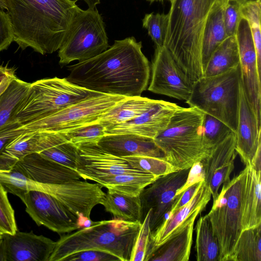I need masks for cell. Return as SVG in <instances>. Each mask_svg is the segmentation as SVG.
<instances>
[{
    "instance_id": "cell-1",
    "label": "cell",
    "mask_w": 261,
    "mask_h": 261,
    "mask_svg": "<svg viewBox=\"0 0 261 261\" xmlns=\"http://www.w3.org/2000/svg\"><path fill=\"white\" fill-rule=\"evenodd\" d=\"M142 42L134 37L115 40L106 50L90 60L67 67L66 80L86 89L106 94L141 96L148 88L149 62Z\"/></svg>"
},
{
    "instance_id": "cell-2",
    "label": "cell",
    "mask_w": 261,
    "mask_h": 261,
    "mask_svg": "<svg viewBox=\"0 0 261 261\" xmlns=\"http://www.w3.org/2000/svg\"><path fill=\"white\" fill-rule=\"evenodd\" d=\"M77 0H6L14 41L41 55L59 49L79 8Z\"/></svg>"
},
{
    "instance_id": "cell-3",
    "label": "cell",
    "mask_w": 261,
    "mask_h": 261,
    "mask_svg": "<svg viewBox=\"0 0 261 261\" xmlns=\"http://www.w3.org/2000/svg\"><path fill=\"white\" fill-rule=\"evenodd\" d=\"M217 0H171L164 46L189 83L203 76L202 44L205 24Z\"/></svg>"
},
{
    "instance_id": "cell-4",
    "label": "cell",
    "mask_w": 261,
    "mask_h": 261,
    "mask_svg": "<svg viewBox=\"0 0 261 261\" xmlns=\"http://www.w3.org/2000/svg\"><path fill=\"white\" fill-rule=\"evenodd\" d=\"M141 223L119 218L93 221L75 232L61 236L48 261H63L77 252L95 250L105 251L120 261H130Z\"/></svg>"
},
{
    "instance_id": "cell-5",
    "label": "cell",
    "mask_w": 261,
    "mask_h": 261,
    "mask_svg": "<svg viewBox=\"0 0 261 261\" xmlns=\"http://www.w3.org/2000/svg\"><path fill=\"white\" fill-rule=\"evenodd\" d=\"M204 114L193 107H179L167 127L153 139L163 151L164 160L178 170L190 169L195 163L207 158L211 152L203 144Z\"/></svg>"
},
{
    "instance_id": "cell-6",
    "label": "cell",
    "mask_w": 261,
    "mask_h": 261,
    "mask_svg": "<svg viewBox=\"0 0 261 261\" xmlns=\"http://www.w3.org/2000/svg\"><path fill=\"white\" fill-rule=\"evenodd\" d=\"M240 83V64L218 75L203 76L193 84L191 94L186 102L221 121L235 133Z\"/></svg>"
},
{
    "instance_id": "cell-7",
    "label": "cell",
    "mask_w": 261,
    "mask_h": 261,
    "mask_svg": "<svg viewBox=\"0 0 261 261\" xmlns=\"http://www.w3.org/2000/svg\"><path fill=\"white\" fill-rule=\"evenodd\" d=\"M99 93L74 85L66 78L39 80L30 83L13 120L24 125Z\"/></svg>"
},
{
    "instance_id": "cell-8",
    "label": "cell",
    "mask_w": 261,
    "mask_h": 261,
    "mask_svg": "<svg viewBox=\"0 0 261 261\" xmlns=\"http://www.w3.org/2000/svg\"><path fill=\"white\" fill-rule=\"evenodd\" d=\"M246 169L223 184L207 216L220 246L219 261L230 260L243 230L242 203Z\"/></svg>"
},
{
    "instance_id": "cell-9",
    "label": "cell",
    "mask_w": 261,
    "mask_h": 261,
    "mask_svg": "<svg viewBox=\"0 0 261 261\" xmlns=\"http://www.w3.org/2000/svg\"><path fill=\"white\" fill-rule=\"evenodd\" d=\"M109 47L105 22L98 10L79 8L58 50L59 64L64 66L73 61L90 60Z\"/></svg>"
},
{
    "instance_id": "cell-10",
    "label": "cell",
    "mask_w": 261,
    "mask_h": 261,
    "mask_svg": "<svg viewBox=\"0 0 261 261\" xmlns=\"http://www.w3.org/2000/svg\"><path fill=\"white\" fill-rule=\"evenodd\" d=\"M126 96L99 93L45 118L21 125L24 132H62L97 121L98 117Z\"/></svg>"
},
{
    "instance_id": "cell-11",
    "label": "cell",
    "mask_w": 261,
    "mask_h": 261,
    "mask_svg": "<svg viewBox=\"0 0 261 261\" xmlns=\"http://www.w3.org/2000/svg\"><path fill=\"white\" fill-rule=\"evenodd\" d=\"M190 169L178 170L159 177L139 195L142 222L149 211L150 233L156 231L168 217L180 195L177 191L185 184Z\"/></svg>"
},
{
    "instance_id": "cell-12",
    "label": "cell",
    "mask_w": 261,
    "mask_h": 261,
    "mask_svg": "<svg viewBox=\"0 0 261 261\" xmlns=\"http://www.w3.org/2000/svg\"><path fill=\"white\" fill-rule=\"evenodd\" d=\"M20 199L25 205L26 212L38 226L60 234L82 228L78 216L47 193L29 190Z\"/></svg>"
},
{
    "instance_id": "cell-13",
    "label": "cell",
    "mask_w": 261,
    "mask_h": 261,
    "mask_svg": "<svg viewBox=\"0 0 261 261\" xmlns=\"http://www.w3.org/2000/svg\"><path fill=\"white\" fill-rule=\"evenodd\" d=\"M239 57L241 81L246 96L258 121L261 122L260 75L249 25L242 17L236 33Z\"/></svg>"
},
{
    "instance_id": "cell-14",
    "label": "cell",
    "mask_w": 261,
    "mask_h": 261,
    "mask_svg": "<svg viewBox=\"0 0 261 261\" xmlns=\"http://www.w3.org/2000/svg\"><path fill=\"white\" fill-rule=\"evenodd\" d=\"M150 71L149 91L180 100H188L192 86L164 45L155 47Z\"/></svg>"
},
{
    "instance_id": "cell-15",
    "label": "cell",
    "mask_w": 261,
    "mask_h": 261,
    "mask_svg": "<svg viewBox=\"0 0 261 261\" xmlns=\"http://www.w3.org/2000/svg\"><path fill=\"white\" fill-rule=\"evenodd\" d=\"M75 145L79 151L75 170L82 178L94 181L107 176L143 172L133 168L124 158L106 151L96 142Z\"/></svg>"
},
{
    "instance_id": "cell-16",
    "label": "cell",
    "mask_w": 261,
    "mask_h": 261,
    "mask_svg": "<svg viewBox=\"0 0 261 261\" xmlns=\"http://www.w3.org/2000/svg\"><path fill=\"white\" fill-rule=\"evenodd\" d=\"M56 242L31 231L2 234L0 260L48 261Z\"/></svg>"
},
{
    "instance_id": "cell-17",
    "label": "cell",
    "mask_w": 261,
    "mask_h": 261,
    "mask_svg": "<svg viewBox=\"0 0 261 261\" xmlns=\"http://www.w3.org/2000/svg\"><path fill=\"white\" fill-rule=\"evenodd\" d=\"M179 108L174 103L154 100L152 105L138 116L126 122L106 128V135L130 134L154 139L168 125Z\"/></svg>"
},
{
    "instance_id": "cell-18",
    "label": "cell",
    "mask_w": 261,
    "mask_h": 261,
    "mask_svg": "<svg viewBox=\"0 0 261 261\" xmlns=\"http://www.w3.org/2000/svg\"><path fill=\"white\" fill-rule=\"evenodd\" d=\"M12 169L31 180L47 184H58L81 178L75 170L49 160L39 153L28 154Z\"/></svg>"
},
{
    "instance_id": "cell-19",
    "label": "cell",
    "mask_w": 261,
    "mask_h": 261,
    "mask_svg": "<svg viewBox=\"0 0 261 261\" xmlns=\"http://www.w3.org/2000/svg\"><path fill=\"white\" fill-rule=\"evenodd\" d=\"M260 128V122L248 101L241 81L236 151L246 166L251 165L261 144Z\"/></svg>"
},
{
    "instance_id": "cell-20",
    "label": "cell",
    "mask_w": 261,
    "mask_h": 261,
    "mask_svg": "<svg viewBox=\"0 0 261 261\" xmlns=\"http://www.w3.org/2000/svg\"><path fill=\"white\" fill-rule=\"evenodd\" d=\"M236 141L235 133L232 132L201 161L205 172L204 181L210 189L213 201L218 196L221 185L229 180L234 169L237 155Z\"/></svg>"
},
{
    "instance_id": "cell-21",
    "label": "cell",
    "mask_w": 261,
    "mask_h": 261,
    "mask_svg": "<svg viewBox=\"0 0 261 261\" xmlns=\"http://www.w3.org/2000/svg\"><path fill=\"white\" fill-rule=\"evenodd\" d=\"M202 211L198 210L190 215L163 243L151 251L145 261H188L191 253L194 222Z\"/></svg>"
},
{
    "instance_id": "cell-22",
    "label": "cell",
    "mask_w": 261,
    "mask_h": 261,
    "mask_svg": "<svg viewBox=\"0 0 261 261\" xmlns=\"http://www.w3.org/2000/svg\"><path fill=\"white\" fill-rule=\"evenodd\" d=\"M104 150L115 156H147L164 159L162 150L151 138L130 134L105 135L97 142Z\"/></svg>"
},
{
    "instance_id": "cell-23",
    "label": "cell",
    "mask_w": 261,
    "mask_h": 261,
    "mask_svg": "<svg viewBox=\"0 0 261 261\" xmlns=\"http://www.w3.org/2000/svg\"><path fill=\"white\" fill-rule=\"evenodd\" d=\"M211 196L208 186L203 180L189 202L172 213L156 231L150 233L144 261L151 251L163 243L190 215L198 210H203Z\"/></svg>"
},
{
    "instance_id": "cell-24",
    "label": "cell",
    "mask_w": 261,
    "mask_h": 261,
    "mask_svg": "<svg viewBox=\"0 0 261 261\" xmlns=\"http://www.w3.org/2000/svg\"><path fill=\"white\" fill-rule=\"evenodd\" d=\"M242 203L243 229L261 224V171L246 166Z\"/></svg>"
},
{
    "instance_id": "cell-25",
    "label": "cell",
    "mask_w": 261,
    "mask_h": 261,
    "mask_svg": "<svg viewBox=\"0 0 261 261\" xmlns=\"http://www.w3.org/2000/svg\"><path fill=\"white\" fill-rule=\"evenodd\" d=\"M225 0H217L210 13L204 28L202 44V62L204 70L215 49L228 37L224 19Z\"/></svg>"
},
{
    "instance_id": "cell-26",
    "label": "cell",
    "mask_w": 261,
    "mask_h": 261,
    "mask_svg": "<svg viewBox=\"0 0 261 261\" xmlns=\"http://www.w3.org/2000/svg\"><path fill=\"white\" fill-rule=\"evenodd\" d=\"M159 176L141 172L137 173H123L107 176L95 179L94 181L101 187L119 193L138 196L142 191L152 183Z\"/></svg>"
},
{
    "instance_id": "cell-27",
    "label": "cell",
    "mask_w": 261,
    "mask_h": 261,
    "mask_svg": "<svg viewBox=\"0 0 261 261\" xmlns=\"http://www.w3.org/2000/svg\"><path fill=\"white\" fill-rule=\"evenodd\" d=\"M154 100L141 96L128 97L101 115L97 122L106 128L126 122L146 110Z\"/></svg>"
},
{
    "instance_id": "cell-28",
    "label": "cell",
    "mask_w": 261,
    "mask_h": 261,
    "mask_svg": "<svg viewBox=\"0 0 261 261\" xmlns=\"http://www.w3.org/2000/svg\"><path fill=\"white\" fill-rule=\"evenodd\" d=\"M45 136L44 150L39 153L75 170L79 156L77 146L68 141L60 132H45Z\"/></svg>"
},
{
    "instance_id": "cell-29",
    "label": "cell",
    "mask_w": 261,
    "mask_h": 261,
    "mask_svg": "<svg viewBox=\"0 0 261 261\" xmlns=\"http://www.w3.org/2000/svg\"><path fill=\"white\" fill-rule=\"evenodd\" d=\"M100 204L116 218L142 223V209L139 196H129L108 189Z\"/></svg>"
},
{
    "instance_id": "cell-30",
    "label": "cell",
    "mask_w": 261,
    "mask_h": 261,
    "mask_svg": "<svg viewBox=\"0 0 261 261\" xmlns=\"http://www.w3.org/2000/svg\"><path fill=\"white\" fill-rule=\"evenodd\" d=\"M240 64V57L236 36L228 37L211 55L204 70V76L223 73Z\"/></svg>"
},
{
    "instance_id": "cell-31",
    "label": "cell",
    "mask_w": 261,
    "mask_h": 261,
    "mask_svg": "<svg viewBox=\"0 0 261 261\" xmlns=\"http://www.w3.org/2000/svg\"><path fill=\"white\" fill-rule=\"evenodd\" d=\"M195 249L197 261H219L220 249L207 215L201 217L196 227Z\"/></svg>"
},
{
    "instance_id": "cell-32",
    "label": "cell",
    "mask_w": 261,
    "mask_h": 261,
    "mask_svg": "<svg viewBox=\"0 0 261 261\" xmlns=\"http://www.w3.org/2000/svg\"><path fill=\"white\" fill-rule=\"evenodd\" d=\"M30 83L17 77L14 79L0 95V129L11 120L23 101Z\"/></svg>"
},
{
    "instance_id": "cell-33",
    "label": "cell",
    "mask_w": 261,
    "mask_h": 261,
    "mask_svg": "<svg viewBox=\"0 0 261 261\" xmlns=\"http://www.w3.org/2000/svg\"><path fill=\"white\" fill-rule=\"evenodd\" d=\"M261 224L243 229L230 260L261 261Z\"/></svg>"
},
{
    "instance_id": "cell-34",
    "label": "cell",
    "mask_w": 261,
    "mask_h": 261,
    "mask_svg": "<svg viewBox=\"0 0 261 261\" xmlns=\"http://www.w3.org/2000/svg\"><path fill=\"white\" fill-rule=\"evenodd\" d=\"M260 1L253 0L241 5L242 17L248 22L253 40L257 57V66L261 73Z\"/></svg>"
},
{
    "instance_id": "cell-35",
    "label": "cell",
    "mask_w": 261,
    "mask_h": 261,
    "mask_svg": "<svg viewBox=\"0 0 261 261\" xmlns=\"http://www.w3.org/2000/svg\"><path fill=\"white\" fill-rule=\"evenodd\" d=\"M232 132L224 123L205 113L202 125V141L205 148L212 151Z\"/></svg>"
},
{
    "instance_id": "cell-36",
    "label": "cell",
    "mask_w": 261,
    "mask_h": 261,
    "mask_svg": "<svg viewBox=\"0 0 261 261\" xmlns=\"http://www.w3.org/2000/svg\"><path fill=\"white\" fill-rule=\"evenodd\" d=\"M134 168L156 176H161L178 170L164 159L147 156L123 157Z\"/></svg>"
},
{
    "instance_id": "cell-37",
    "label": "cell",
    "mask_w": 261,
    "mask_h": 261,
    "mask_svg": "<svg viewBox=\"0 0 261 261\" xmlns=\"http://www.w3.org/2000/svg\"><path fill=\"white\" fill-rule=\"evenodd\" d=\"M60 133L74 144L85 142H97L106 135V127L95 121Z\"/></svg>"
},
{
    "instance_id": "cell-38",
    "label": "cell",
    "mask_w": 261,
    "mask_h": 261,
    "mask_svg": "<svg viewBox=\"0 0 261 261\" xmlns=\"http://www.w3.org/2000/svg\"><path fill=\"white\" fill-rule=\"evenodd\" d=\"M168 20V13H159L146 14L142 19L143 27L147 30L155 47L164 45Z\"/></svg>"
},
{
    "instance_id": "cell-39",
    "label": "cell",
    "mask_w": 261,
    "mask_h": 261,
    "mask_svg": "<svg viewBox=\"0 0 261 261\" xmlns=\"http://www.w3.org/2000/svg\"><path fill=\"white\" fill-rule=\"evenodd\" d=\"M7 193L0 183V233L14 234L18 230L14 211L9 202Z\"/></svg>"
},
{
    "instance_id": "cell-40",
    "label": "cell",
    "mask_w": 261,
    "mask_h": 261,
    "mask_svg": "<svg viewBox=\"0 0 261 261\" xmlns=\"http://www.w3.org/2000/svg\"><path fill=\"white\" fill-rule=\"evenodd\" d=\"M150 212L148 211L141 223L130 258V261H144L150 234Z\"/></svg>"
},
{
    "instance_id": "cell-41",
    "label": "cell",
    "mask_w": 261,
    "mask_h": 261,
    "mask_svg": "<svg viewBox=\"0 0 261 261\" xmlns=\"http://www.w3.org/2000/svg\"><path fill=\"white\" fill-rule=\"evenodd\" d=\"M241 5L234 0H225L223 19L227 37L236 35L239 21L242 18Z\"/></svg>"
},
{
    "instance_id": "cell-42",
    "label": "cell",
    "mask_w": 261,
    "mask_h": 261,
    "mask_svg": "<svg viewBox=\"0 0 261 261\" xmlns=\"http://www.w3.org/2000/svg\"><path fill=\"white\" fill-rule=\"evenodd\" d=\"M63 261H120L115 255L102 251L87 250L73 253Z\"/></svg>"
},
{
    "instance_id": "cell-43",
    "label": "cell",
    "mask_w": 261,
    "mask_h": 261,
    "mask_svg": "<svg viewBox=\"0 0 261 261\" xmlns=\"http://www.w3.org/2000/svg\"><path fill=\"white\" fill-rule=\"evenodd\" d=\"M14 35L10 16L0 7V52L7 49L14 41Z\"/></svg>"
},
{
    "instance_id": "cell-44",
    "label": "cell",
    "mask_w": 261,
    "mask_h": 261,
    "mask_svg": "<svg viewBox=\"0 0 261 261\" xmlns=\"http://www.w3.org/2000/svg\"><path fill=\"white\" fill-rule=\"evenodd\" d=\"M24 133L21 125L11 120L0 129V152L12 140Z\"/></svg>"
},
{
    "instance_id": "cell-45",
    "label": "cell",
    "mask_w": 261,
    "mask_h": 261,
    "mask_svg": "<svg viewBox=\"0 0 261 261\" xmlns=\"http://www.w3.org/2000/svg\"><path fill=\"white\" fill-rule=\"evenodd\" d=\"M205 172L202 161L195 163L190 168L185 184L178 189L175 196L182 193L191 186L205 180Z\"/></svg>"
},
{
    "instance_id": "cell-46",
    "label": "cell",
    "mask_w": 261,
    "mask_h": 261,
    "mask_svg": "<svg viewBox=\"0 0 261 261\" xmlns=\"http://www.w3.org/2000/svg\"><path fill=\"white\" fill-rule=\"evenodd\" d=\"M202 181L191 186L182 193H180L179 199L173 206L171 211L170 212L168 217L175 211L184 206L190 201L201 185Z\"/></svg>"
},
{
    "instance_id": "cell-47",
    "label": "cell",
    "mask_w": 261,
    "mask_h": 261,
    "mask_svg": "<svg viewBox=\"0 0 261 261\" xmlns=\"http://www.w3.org/2000/svg\"><path fill=\"white\" fill-rule=\"evenodd\" d=\"M15 70L0 64V95L5 91L11 82L15 77Z\"/></svg>"
},
{
    "instance_id": "cell-48",
    "label": "cell",
    "mask_w": 261,
    "mask_h": 261,
    "mask_svg": "<svg viewBox=\"0 0 261 261\" xmlns=\"http://www.w3.org/2000/svg\"><path fill=\"white\" fill-rule=\"evenodd\" d=\"M260 152L261 144L258 146L257 150L253 158L251 166L257 172L261 171L260 170Z\"/></svg>"
},
{
    "instance_id": "cell-49",
    "label": "cell",
    "mask_w": 261,
    "mask_h": 261,
    "mask_svg": "<svg viewBox=\"0 0 261 261\" xmlns=\"http://www.w3.org/2000/svg\"><path fill=\"white\" fill-rule=\"evenodd\" d=\"M88 5L89 9H95L98 4L100 3V0H83Z\"/></svg>"
},
{
    "instance_id": "cell-50",
    "label": "cell",
    "mask_w": 261,
    "mask_h": 261,
    "mask_svg": "<svg viewBox=\"0 0 261 261\" xmlns=\"http://www.w3.org/2000/svg\"><path fill=\"white\" fill-rule=\"evenodd\" d=\"M0 7L7 10V4L6 0H0Z\"/></svg>"
},
{
    "instance_id": "cell-51",
    "label": "cell",
    "mask_w": 261,
    "mask_h": 261,
    "mask_svg": "<svg viewBox=\"0 0 261 261\" xmlns=\"http://www.w3.org/2000/svg\"><path fill=\"white\" fill-rule=\"evenodd\" d=\"M234 1H236L237 2L239 3L240 4L242 5V4L247 2H249V1H253V0H234Z\"/></svg>"
},
{
    "instance_id": "cell-52",
    "label": "cell",
    "mask_w": 261,
    "mask_h": 261,
    "mask_svg": "<svg viewBox=\"0 0 261 261\" xmlns=\"http://www.w3.org/2000/svg\"><path fill=\"white\" fill-rule=\"evenodd\" d=\"M146 1L149 2L150 3H152L154 2H163L165 0H146ZM166 1H168L170 2V1L171 0H166Z\"/></svg>"
},
{
    "instance_id": "cell-53",
    "label": "cell",
    "mask_w": 261,
    "mask_h": 261,
    "mask_svg": "<svg viewBox=\"0 0 261 261\" xmlns=\"http://www.w3.org/2000/svg\"><path fill=\"white\" fill-rule=\"evenodd\" d=\"M2 233H0V240L2 238Z\"/></svg>"
},
{
    "instance_id": "cell-54",
    "label": "cell",
    "mask_w": 261,
    "mask_h": 261,
    "mask_svg": "<svg viewBox=\"0 0 261 261\" xmlns=\"http://www.w3.org/2000/svg\"><path fill=\"white\" fill-rule=\"evenodd\" d=\"M257 1H260V0H257Z\"/></svg>"
}]
</instances>
